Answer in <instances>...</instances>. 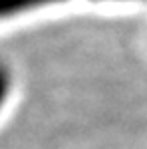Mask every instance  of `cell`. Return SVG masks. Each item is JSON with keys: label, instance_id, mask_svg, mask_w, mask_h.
I'll use <instances>...</instances> for the list:
<instances>
[{"label": "cell", "instance_id": "7a4b0ae2", "mask_svg": "<svg viewBox=\"0 0 147 149\" xmlns=\"http://www.w3.org/2000/svg\"><path fill=\"white\" fill-rule=\"evenodd\" d=\"M10 88H12V74L4 64H0V109L6 102L8 93H10Z\"/></svg>", "mask_w": 147, "mask_h": 149}, {"label": "cell", "instance_id": "6da1fadb", "mask_svg": "<svg viewBox=\"0 0 147 149\" xmlns=\"http://www.w3.org/2000/svg\"><path fill=\"white\" fill-rule=\"evenodd\" d=\"M147 8V0H0V26L70 10Z\"/></svg>", "mask_w": 147, "mask_h": 149}]
</instances>
